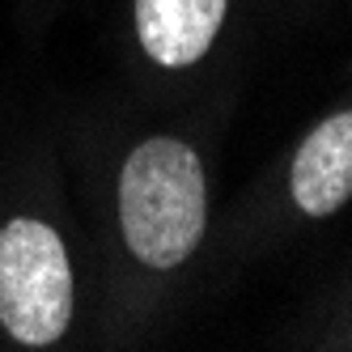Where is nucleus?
<instances>
[{
  "label": "nucleus",
  "instance_id": "nucleus-1",
  "mask_svg": "<svg viewBox=\"0 0 352 352\" xmlns=\"http://www.w3.org/2000/svg\"><path fill=\"white\" fill-rule=\"evenodd\" d=\"M119 221L140 263L179 267L208 225V187L195 148L170 136L140 140L119 174Z\"/></svg>",
  "mask_w": 352,
  "mask_h": 352
},
{
  "label": "nucleus",
  "instance_id": "nucleus-2",
  "mask_svg": "<svg viewBox=\"0 0 352 352\" xmlns=\"http://www.w3.org/2000/svg\"><path fill=\"white\" fill-rule=\"evenodd\" d=\"M72 318V267L52 225L17 217L0 230V322L5 331L43 348L68 331Z\"/></svg>",
  "mask_w": 352,
  "mask_h": 352
},
{
  "label": "nucleus",
  "instance_id": "nucleus-3",
  "mask_svg": "<svg viewBox=\"0 0 352 352\" xmlns=\"http://www.w3.org/2000/svg\"><path fill=\"white\" fill-rule=\"evenodd\" d=\"M352 195V111L322 119L293 162V199L301 212L327 217Z\"/></svg>",
  "mask_w": 352,
  "mask_h": 352
},
{
  "label": "nucleus",
  "instance_id": "nucleus-4",
  "mask_svg": "<svg viewBox=\"0 0 352 352\" xmlns=\"http://www.w3.org/2000/svg\"><path fill=\"white\" fill-rule=\"evenodd\" d=\"M225 0H136L140 47L166 68H187L212 47Z\"/></svg>",
  "mask_w": 352,
  "mask_h": 352
}]
</instances>
